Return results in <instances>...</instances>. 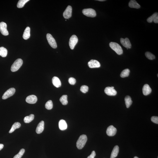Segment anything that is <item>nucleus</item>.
<instances>
[{
	"label": "nucleus",
	"instance_id": "f257e3e1",
	"mask_svg": "<svg viewBox=\"0 0 158 158\" xmlns=\"http://www.w3.org/2000/svg\"><path fill=\"white\" fill-rule=\"evenodd\" d=\"M87 137L85 135L80 136L76 142V147L79 149H81L84 146L87 141Z\"/></svg>",
	"mask_w": 158,
	"mask_h": 158
},
{
	"label": "nucleus",
	"instance_id": "f03ea898",
	"mask_svg": "<svg viewBox=\"0 0 158 158\" xmlns=\"http://www.w3.org/2000/svg\"><path fill=\"white\" fill-rule=\"evenodd\" d=\"M110 46L118 55L123 54V51L121 46L117 43L111 42L110 43Z\"/></svg>",
	"mask_w": 158,
	"mask_h": 158
},
{
	"label": "nucleus",
	"instance_id": "7ed1b4c3",
	"mask_svg": "<svg viewBox=\"0 0 158 158\" xmlns=\"http://www.w3.org/2000/svg\"><path fill=\"white\" fill-rule=\"evenodd\" d=\"M23 63V61L21 59H18L15 61L12 65L11 68V71L12 72H15L20 69Z\"/></svg>",
	"mask_w": 158,
	"mask_h": 158
},
{
	"label": "nucleus",
	"instance_id": "20e7f679",
	"mask_svg": "<svg viewBox=\"0 0 158 158\" xmlns=\"http://www.w3.org/2000/svg\"><path fill=\"white\" fill-rule=\"evenodd\" d=\"M82 13L86 16L91 18H94L96 15L95 10L92 8L84 9L82 10Z\"/></svg>",
	"mask_w": 158,
	"mask_h": 158
},
{
	"label": "nucleus",
	"instance_id": "39448f33",
	"mask_svg": "<svg viewBox=\"0 0 158 158\" xmlns=\"http://www.w3.org/2000/svg\"><path fill=\"white\" fill-rule=\"evenodd\" d=\"M46 38L48 42L52 47L54 48H56L57 47V44L55 40L50 34H48L46 35Z\"/></svg>",
	"mask_w": 158,
	"mask_h": 158
},
{
	"label": "nucleus",
	"instance_id": "423d86ee",
	"mask_svg": "<svg viewBox=\"0 0 158 158\" xmlns=\"http://www.w3.org/2000/svg\"><path fill=\"white\" fill-rule=\"evenodd\" d=\"M78 39L76 36L73 35L70 38L69 42L70 47L72 50L74 48L78 42Z\"/></svg>",
	"mask_w": 158,
	"mask_h": 158
},
{
	"label": "nucleus",
	"instance_id": "0eeeda50",
	"mask_svg": "<svg viewBox=\"0 0 158 158\" xmlns=\"http://www.w3.org/2000/svg\"><path fill=\"white\" fill-rule=\"evenodd\" d=\"M15 91V89L13 88L8 89L3 94L2 97V99H6L12 96L14 94Z\"/></svg>",
	"mask_w": 158,
	"mask_h": 158
},
{
	"label": "nucleus",
	"instance_id": "6e6552de",
	"mask_svg": "<svg viewBox=\"0 0 158 158\" xmlns=\"http://www.w3.org/2000/svg\"><path fill=\"white\" fill-rule=\"evenodd\" d=\"M6 24L5 22H2L0 23V31L3 35L5 36H8V32L7 30Z\"/></svg>",
	"mask_w": 158,
	"mask_h": 158
},
{
	"label": "nucleus",
	"instance_id": "1a4fd4ad",
	"mask_svg": "<svg viewBox=\"0 0 158 158\" xmlns=\"http://www.w3.org/2000/svg\"><path fill=\"white\" fill-rule=\"evenodd\" d=\"M116 128L112 125H111L107 128L106 133L109 136H112L116 134Z\"/></svg>",
	"mask_w": 158,
	"mask_h": 158
},
{
	"label": "nucleus",
	"instance_id": "9d476101",
	"mask_svg": "<svg viewBox=\"0 0 158 158\" xmlns=\"http://www.w3.org/2000/svg\"><path fill=\"white\" fill-rule=\"evenodd\" d=\"M72 8L70 6H68L65 10L63 14V16L65 19H68L72 16Z\"/></svg>",
	"mask_w": 158,
	"mask_h": 158
},
{
	"label": "nucleus",
	"instance_id": "9b49d317",
	"mask_svg": "<svg viewBox=\"0 0 158 158\" xmlns=\"http://www.w3.org/2000/svg\"><path fill=\"white\" fill-rule=\"evenodd\" d=\"M88 65L89 67L91 68H99L100 66V63L99 62L96 60H91L89 61Z\"/></svg>",
	"mask_w": 158,
	"mask_h": 158
},
{
	"label": "nucleus",
	"instance_id": "f8f14e48",
	"mask_svg": "<svg viewBox=\"0 0 158 158\" xmlns=\"http://www.w3.org/2000/svg\"><path fill=\"white\" fill-rule=\"evenodd\" d=\"M120 42L127 49H130L132 47L131 44L128 38H126L125 39L121 38Z\"/></svg>",
	"mask_w": 158,
	"mask_h": 158
},
{
	"label": "nucleus",
	"instance_id": "ddd939ff",
	"mask_svg": "<svg viewBox=\"0 0 158 158\" xmlns=\"http://www.w3.org/2000/svg\"><path fill=\"white\" fill-rule=\"evenodd\" d=\"M104 91L105 93L109 96H115L117 94L116 91L114 88L110 87H106Z\"/></svg>",
	"mask_w": 158,
	"mask_h": 158
},
{
	"label": "nucleus",
	"instance_id": "4468645a",
	"mask_svg": "<svg viewBox=\"0 0 158 158\" xmlns=\"http://www.w3.org/2000/svg\"><path fill=\"white\" fill-rule=\"evenodd\" d=\"M26 101L29 104H34L36 102L37 98L35 95H31L28 96L26 100Z\"/></svg>",
	"mask_w": 158,
	"mask_h": 158
},
{
	"label": "nucleus",
	"instance_id": "2eb2a0df",
	"mask_svg": "<svg viewBox=\"0 0 158 158\" xmlns=\"http://www.w3.org/2000/svg\"><path fill=\"white\" fill-rule=\"evenodd\" d=\"M44 121H41L38 124L36 132L38 134H40L42 133L44 131Z\"/></svg>",
	"mask_w": 158,
	"mask_h": 158
},
{
	"label": "nucleus",
	"instance_id": "dca6fc26",
	"mask_svg": "<svg viewBox=\"0 0 158 158\" xmlns=\"http://www.w3.org/2000/svg\"><path fill=\"white\" fill-rule=\"evenodd\" d=\"M152 92V89L148 84H146L142 88V92L144 95H148L151 93Z\"/></svg>",
	"mask_w": 158,
	"mask_h": 158
},
{
	"label": "nucleus",
	"instance_id": "f3484780",
	"mask_svg": "<svg viewBox=\"0 0 158 158\" xmlns=\"http://www.w3.org/2000/svg\"><path fill=\"white\" fill-rule=\"evenodd\" d=\"M52 81L53 85L56 87L59 88L61 86V82L58 77H54L52 78Z\"/></svg>",
	"mask_w": 158,
	"mask_h": 158
},
{
	"label": "nucleus",
	"instance_id": "a211bd4d",
	"mask_svg": "<svg viewBox=\"0 0 158 158\" xmlns=\"http://www.w3.org/2000/svg\"><path fill=\"white\" fill-rule=\"evenodd\" d=\"M59 126L60 130H63L66 129L68 125L64 120H61L59 122Z\"/></svg>",
	"mask_w": 158,
	"mask_h": 158
},
{
	"label": "nucleus",
	"instance_id": "6ab92c4d",
	"mask_svg": "<svg viewBox=\"0 0 158 158\" xmlns=\"http://www.w3.org/2000/svg\"><path fill=\"white\" fill-rule=\"evenodd\" d=\"M119 148L118 146H116L114 147L112 152L110 158H114L118 156L119 152Z\"/></svg>",
	"mask_w": 158,
	"mask_h": 158
},
{
	"label": "nucleus",
	"instance_id": "aec40b11",
	"mask_svg": "<svg viewBox=\"0 0 158 158\" xmlns=\"http://www.w3.org/2000/svg\"><path fill=\"white\" fill-rule=\"evenodd\" d=\"M128 6L130 8H140V5L135 0H130Z\"/></svg>",
	"mask_w": 158,
	"mask_h": 158
},
{
	"label": "nucleus",
	"instance_id": "412c9836",
	"mask_svg": "<svg viewBox=\"0 0 158 158\" xmlns=\"http://www.w3.org/2000/svg\"><path fill=\"white\" fill-rule=\"evenodd\" d=\"M30 27H27L26 28L24 32L23 37L24 39H28L30 38Z\"/></svg>",
	"mask_w": 158,
	"mask_h": 158
},
{
	"label": "nucleus",
	"instance_id": "4be33fe9",
	"mask_svg": "<svg viewBox=\"0 0 158 158\" xmlns=\"http://www.w3.org/2000/svg\"><path fill=\"white\" fill-rule=\"evenodd\" d=\"M125 101L127 108H128L131 105L132 101L131 98L129 96H126L125 98Z\"/></svg>",
	"mask_w": 158,
	"mask_h": 158
},
{
	"label": "nucleus",
	"instance_id": "5701e85b",
	"mask_svg": "<svg viewBox=\"0 0 158 158\" xmlns=\"http://www.w3.org/2000/svg\"><path fill=\"white\" fill-rule=\"evenodd\" d=\"M20 126H21V124L20 122H15L12 126L11 130H10L9 133H12L16 129L20 128Z\"/></svg>",
	"mask_w": 158,
	"mask_h": 158
},
{
	"label": "nucleus",
	"instance_id": "b1692460",
	"mask_svg": "<svg viewBox=\"0 0 158 158\" xmlns=\"http://www.w3.org/2000/svg\"><path fill=\"white\" fill-rule=\"evenodd\" d=\"M34 116L33 114H31L28 116L25 117L24 118V122L28 123L31 122L34 119Z\"/></svg>",
	"mask_w": 158,
	"mask_h": 158
},
{
	"label": "nucleus",
	"instance_id": "393cba45",
	"mask_svg": "<svg viewBox=\"0 0 158 158\" xmlns=\"http://www.w3.org/2000/svg\"><path fill=\"white\" fill-rule=\"evenodd\" d=\"M8 54V50L4 47H0V56L2 57H6Z\"/></svg>",
	"mask_w": 158,
	"mask_h": 158
},
{
	"label": "nucleus",
	"instance_id": "a878e982",
	"mask_svg": "<svg viewBox=\"0 0 158 158\" xmlns=\"http://www.w3.org/2000/svg\"><path fill=\"white\" fill-rule=\"evenodd\" d=\"M60 100L63 105H66L68 103L67 95H63L60 98Z\"/></svg>",
	"mask_w": 158,
	"mask_h": 158
},
{
	"label": "nucleus",
	"instance_id": "bb28decb",
	"mask_svg": "<svg viewBox=\"0 0 158 158\" xmlns=\"http://www.w3.org/2000/svg\"><path fill=\"white\" fill-rule=\"evenodd\" d=\"M29 1V0H20L17 4V7L19 8H23L26 3Z\"/></svg>",
	"mask_w": 158,
	"mask_h": 158
},
{
	"label": "nucleus",
	"instance_id": "cd10ccee",
	"mask_svg": "<svg viewBox=\"0 0 158 158\" xmlns=\"http://www.w3.org/2000/svg\"><path fill=\"white\" fill-rule=\"evenodd\" d=\"M130 70L128 68L123 70L122 72L120 74V76L122 78H125L128 77L129 75Z\"/></svg>",
	"mask_w": 158,
	"mask_h": 158
},
{
	"label": "nucleus",
	"instance_id": "c85d7f7f",
	"mask_svg": "<svg viewBox=\"0 0 158 158\" xmlns=\"http://www.w3.org/2000/svg\"><path fill=\"white\" fill-rule=\"evenodd\" d=\"M158 16V14L157 12H155L154 14L152 16L149 17L147 19V21L149 23H152L156 17Z\"/></svg>",
	"mask_w": 158,
	"mask_h": 158
},
{
	"label": "nucleus",
	"instance_id": "c756f323",
	"mask_svg": "<svg viewBox=\"0 0 158 158\" xmlns=\"http://www.w3.org/2000/svg\"><path fill=\"white\" fill-rule=\"evenodd\" d=\"M53 104L52 101L49 100L46 103L45 107L46 109L50 110L52 108Z\"/></svg>",
	"mask_w": 158,
	"mask_h": 158
},
{
	"label": "nucleus",
	"instance_id": "7c9ffc66",
	"mask_svg": "<svg viewBox=\"0 0 158 158\" xmlns=\"http://www.w3.org/2000/svg\"><path fill=\"white\" fill-rule=\"evenodd\" d=\"M145 56L147 58L150 60H154L155 58V56L150 52H146L145 53Z\"/></svg>",
	"mask_w": 158,
	"mask_h": 158
},
{
	"label": "nucleus",
	"instance_id": "2f4dec72",
	"mask_svg": "<svg viewBox=\"0 0 158 158\" xmlns=\"http://www.w3.org/2000/svg\"><path fill=\"white\" fill-rule=\"evenodd\" d=\"M25 152L24 149L23 148L21 149L18 153L15 155L13 158H21L24 153Z\"/></svg>",
	"mask_w": 158,
	"mask_h": 158
},
{
	"label": "nucleus",
	"instance_id": "473e14b6",
	"mask_svg": "<svg viewBox=\"0 0 158 158\" xmlns=\"http://www.w3.org/2000/svg\"><path fill=\"white\" fill-rule=\"evenodd\" d=\"M88 87L87 86L83 85L80 87V90L84 93H86L88 92Z\"/></svg>",
	"mask_w": 158,
	"mask_h": 158
},
{
	"label": "nucleus",
	"instance_id": "72a5a7b5",
	"mask_svg": "<svg viewBox=\"0 0 158 158\" xmlns=\"http://www.w3.org/2000/svg\"><path fill=\"white\" fill-rule=\"evenodd\" d=\"M68 82L70 84L72 85H74L76 83V80L73 77H70L68 80Z\"/></svg>",
	"mask_w": 158,
	"mask_h": 158
},
{
	"label": "nucleus",
	"instance_id": "f704fd0d",
	"mask_svg": "<svg viewBox=\"0 0 158 158\" xmlns=\"http://www.w3.org/2000/svg\"><path fill=\"white\" fill-rule=\"evenodd\" d=\"M151 121L153 122L158 124V117L157 116H152L151 118Z\"/></svg>",
	"mask_w": 158,
	"mask_h": 158
},
{
	"label": "nucleus",
	"instance_id": "c9c22d12",
	"mask_svg": "<svg viewBox=\"0 0 158 158\" xmlns=\"http://www.w3.org/2000/svg\"><path fill=\"white\" fill-rule=\"evenodd\" d=\"M96 156V153L95 151H93L90 156H89L87 158H94Z\"/></svg>",
	"mask_w": 158,
	"mask_h": 158
},
{
	"label": "nucleus",
	"instance_id": "e433bc0d",
	"mask_svg": "<svg viewBox=\"0 0 158 158\" xmlns=\"http://www.w3.org/2000/svg\"><path fill=\"white\" fill-rule=\"evenodd\" d=\"M153 22L154 23H158V16L156 17V18H154V20Z\"/></svg>",
	"mask_w": 158,
	"mask_h": 158
},
{
	"label": "nucleus",
	"instance_id": "4c0bfd02",
	"mask_svg": "<svg viewBox=\"0 0 158 158\" xmlns=\"http://www.w3.org/2000/svg\"><path fill=\"white\" fill-rule=\"evenodd\" d=\"M4 146L2 144H0V150L2 149L4 147Z\"/></svg>",
	"mask_w": 158,
	"mask_h": 158
},
{
	"label": "nucleus",
	"instance_id": "58836bf2",
	"mask_svg": "<svg viewBox=\"0 0 158 158\" xmlns=\"http://www.w3.org/2000/svg\"><path fill=\"white\" fill-rule=\"evenodd\" d=\"M97 1H105L106 0H98Z\"/></svg>",
	"mask_w": 158,
	"mask_h": 158
},
{
	"label": "nucleus",
	"instance_id": "ea45409f",
	"mask_svg": "<svg viewBox=\"0 0 158 158\" xmlns=\"http://www.w3.org/2000/svg\"><path fill=\"white\" fill-rule=\"evenodd\" d=\"M134 158H139L138 157H137V156H135Z\"/></svg>",
	"mask_w": 158,
	"mask_h": 158
},
{
	"label": "nucleus",
	"instance_id": "a19ab883",
	"mask_svg": "<svg viewBox=\"0 0 158 158\" xmlns=\"http://www.w3.org/2000/svg\"><path fill=\"white\" fill-rule=\"evenodd\" d=\"M111 87L112 88H114V87L112 86V87Z\"/></svg>",
	"mask_w": 158,
	"mask_h": 158
}]
</instances>
